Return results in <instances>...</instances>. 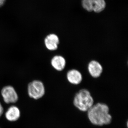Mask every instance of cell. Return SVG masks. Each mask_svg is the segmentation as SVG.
Instances as JSON below:
<instances>
[{"instance_id": "cell-1", "label": "cell", "mask_w": 128, "mask_h": 128, "mask_svg": "<svg viewBox=\"0 0 128 128\" xmlns=\"http://www.w3.org/2000/svg\"><path fill=\"white\" fill-rule=\"evenodd\" d=\"M108 106L105 104L98 103L93 105L88 111V118L92 123L98 126L110 124L112 117Z\"/></svg>"}, {"instance_id": "cell-2", "label": "cell", "mask_w": 128, "mask_h": 128, "mask_svg": "<svg viewBox=\"0 0 128 128\" xmlns=\"http://www.w3.org/2000/svg\"><path fill=\"white\" fill-rule=\"evenodd\" d=\"M73 103L80 111L86 112L93 106L94 99L88 90L82 89L76 94Z\"/></svg>"}, {"instance_id": "cell-3", "label": "cell", "mask_w": 128, "mask_h": 128, "mask_svg": "<svg viewBox=\"0 0 128 128\" xmlns=\"http://www.w3.org/2000/svg\"><path fill=\"white\" fill-rule=\"evenodd\" d=\"M28 90L29 96L36 100L42 97L45 94V88L43 83L38 80L30 82L28 86Z\"/></svg>"}, {"instance_id": "cell-4", "label": "cell", "mask_w": 128, "mask_h": 128, "mask_svg": "<svg viewBox=\"0 0 128 128\" xmlns=\"http://www.w3.org/2000/svg\"><path fill=\"white\" fill-rule=\"evenodd\" d=\"M82 5L88 11L99 12L105 9V2L104 0H82Z\"/></svg>"}, {"instance_id": "cell-5", "label": "cell", "mask_w": 128, "mask_h": 128, "mask_svg": "<svg viewBox=\"0 0 128 128\" xmlns=\"http://www.w3.org/2000/svg\"><path fill=\"white\" fill-rule=\"evenodd\" d=\"M1 95L5 103L9 104L16 103L18 100L17 93L11 86H4L1 90Z\"/></svg>"}, {"instance_id": "cell-6", "label": "cell", "mask_w": 128, "mask_h": 128, "mask_svg": "<svg viewBox=\"0 0 128 128\" xmlns=\"http://www.w3.org/2000/svg\"><path fill=\"white\" fill-rule=\"evenodd\" d=\"M88 70L90 75L95 78L100 77L103 71L102 64L98 61L94 60L89 62L88 66Z\"/></svg>"}, {"instance_id": "cell-7", "label": "cell", "mask_w": 128, "mask_h": 128, "mask_svg": "<svg viewBox=\"0 0 128 128\" xmlns=\"http://www.w3.org/2000/svg\"><path fill=\"white\" fill-rule=\"evenodd\" d=\"M60 42L59 38L57 34H48L44 40V44L46 48L50 51L57 50Z\"/></svg>"}, {"instance_id": "cell-8", "label": "cell", "mask_w": 128, "mask_h": 128, "mask_svg": "<svg viewBox=\"0 0 128 128\" xmlns=\"http://www.w3.org/2000/svg\"><path fill=\"white\" fill-rule=\"evenodd\" d=\"M66 79L70 84L77 85L80 84L82 80V74L76 69H72L66 73Z\"/></svg>"}, {"instance_id": "cell-9", "label": "cell", "mask_w": 128, "mask_h": 128, "mask_svg": "<svg viewBox=\"0 0 128 128\" xmlns=\"http://www.w3.org/2000/svg\"><path fill=\"white\" fill-rule=\"evenodd\" d=\"M20 111L16 106H10L5 113V117L8 121L14 122L17 121L20 117Z\"/></svg>"}, {"instance_id": "cell-10", "label": "cell", "mask_w": 128, "mask_h": 128, "mask_svg": "<svg viewBox=\"0 0 128 128\" xmlns=\"http://www.w3.org/2000/svg\"><path fill=\"white\" fill-rule=\"evenodd\" d=\"M51 64L55 70L58 71H62L65 68L66 61L63 56L60 55H56L52 58Z\"/></svg>"}, {"instance_id": "cell-11", "label": "cell", "mask_w": 128, "mask_h": 128, "mask_svg": "<svg viewBox=\"0 0 128 128\" xmlns=\"http://www.w3.org/2000/svg\"><path fill=\"white\" fill-rule=\"evenodd\" d=\"M4 112V108L2 106V104L0 102V118L2 116Z\"/></svg>"}, {"instance_id": "cell-12", "label": "cell", "mask_w": 128, "mask_h": 128, "mask_svg": "<svg viewBox=\"0 0 128 128\" xmlns=\"http://www.w3.org/2000/svg\"><path fill=\"white\" fill-rule=\"evenodd\" d=\"M5 1H6V0H0V7L4 5Z\"/></svg>"}]
</instances>
